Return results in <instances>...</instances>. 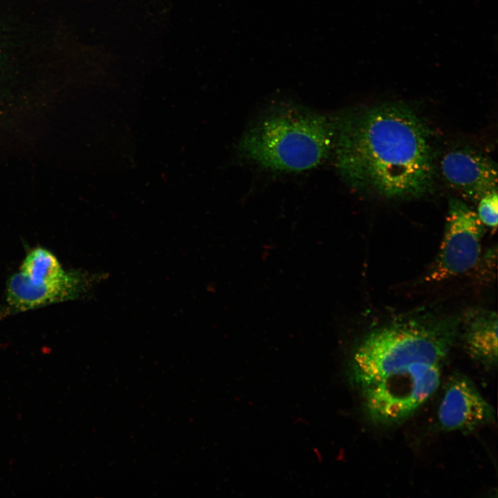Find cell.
<instances>
[{
	"label": "cell",
	"mask_w": 498,
	"mask_h": 498,
	"mask_svg": "<svg viewBox=\"0 0 498 498\" xmlns=\"http://www.w3.org/2000/svg\"><path fill=\"white\" fill-rule=\"evenodd\" d=\"M335 118V164L349 186L387 199L416 198L432 187L431 131L412 109L386 103Z\"/></svg>",
	"instance_id": "obj_1"
},
{
	"label": "cell",
	"mask_w": 498,
	"mask_h": 498,
	"mask_svg": "<svg viewBox=\"0 0 498 498\" xmlns=\"http://www.w3.org/2000/svg\"><path fill=\"white\" fill-rule=\"evenodd\" d=\"M335 118L290 105L261 117L239 142L242 156L273 171L298 172L325 160L333 149Z\"/></svg>",
	"instance_id": "obj_2"
},
{
	"label": "cell",
	"mask_w": 498,
	"mask_h": 498,
	"mask_svg": "<svg viewBox=\"0 0 498 498\" xmlns=\"http://www.w3.org/2000/svg\"><path fill=\"white\" fill-rule=\"evenodd\" d=\"M454 327L436 320H409L372 331L356 347L349 376L360 389L381 378L443 365Z\"/></svg>",
	"instance_id": "obj_3"
},
{
	"label": "cell",
	"mask_w": 498,
	"mask_h": 498,
	"mask_svg": "<svg viewBox=\"0 0 498 498\" xmlns=\"http://www.w3.org/2000/svg\"><path fill=\"white\" fill-rule=\"evenodd\" d=\"M482 234L477 213L462 200L450 199L443 241L428 280L439 282L471 270L480 255Z\"/></svg>",
	"instance_id": "obj_4"
},
{
	"label": "cell",
	"mask_w": 498,
	"mask_h": 498,
	"mask_svg": "<svg viewBox=\"0 0 498 498\" xmlns=\"http://www.w3.org/2000/svg\"><path fill=\"white\" fill-rule=\"evenodd\" d=\"M93 282L80 271L25 274L19 271L8 281L6 302L10 313L78 298Z\"/></svg>",
	"instance_id": "obj_5"
},
{
	"label": "cell",
	"mask_w": 498,
	"mask_h": 498,
	"mask_svg": "<svg viewBox=\"0 0 498 498\" xmlns=\"http://www.w3.org/2000/svg\"><path fill=\"white\" fill-rule=\"evenodd\" d=\"M495 418L492 407L469 378L454 374L449 378L437 412L438 424L442 430L468 432Z\"/></svg>",
	"instance_id": "obj_6"
},
{
	"label": "cell",
	"mask_w": 498,
	"mask_h": 498,
	"mask_svg": "<svg viewBox=\"0 0 498 498\" xmlns=\"http://www.w3.org/2000/svg\"><path fill=\"white\" fill-rule=\"evenodd\" d=\"M440 171L449 187L461 196L478 201L497 189V165L487 156L468 147L449 150L440 161Z\"/></svg>",
	"instance_id": "obj_7"
},
{
	"label": "cell",
	"mask_w": 498,
	"mask_h": 498,
	"mask_svg": "<svg viewBox=\"0 0 498 498\" xmlns=\"http://www.w3.org/2000/svg\"><path fill=\"white\" fill-rule=\"evenodd\" d=\"M465 347L472 358L492 368L497 364V315L490 311L468 315L464 327Z\"/></svg>",
	"instance_id": "obj_8"
},
{
	"label": "cell",
	"mask_w": 498,
	"mask_h": 498,
	"mask_svg": "<svg viewBox=\"0 0 498 498\" xmlns=\"http://www.w3.org/2000/svg\"><path fill=\"white\" fill-rule=\"evenodd\" d=\"M477 216L481 222L490 228H496L497 225V190H494L479 201Z\"/></svg>",
	"instance_id": "obj_9"
}]
</instances>
